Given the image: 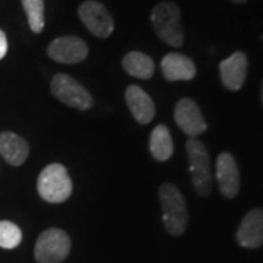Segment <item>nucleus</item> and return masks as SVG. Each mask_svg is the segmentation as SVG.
Wrapping results in <instances>:
<instances>
[{"label":"nucleus","mask_w":263,"mask_h":263,"mask_svg":"<svg viewBox=\"0 0 263 263\" xmlns=\"http://www.w3.org/2000/svg\"><path fill=\"white\" fill-rule=\"evenodd\" d=\"M122 65L129 75L139 78V79H149L155 70L154 60L148 54H143L141 51L127 53L123 57Z\"/></svg>","instance_id":"dca6fc26"},{"label":"nucleus","mask_w":263,"mask_h":263,"mask_svg":"<svg viewBox=\"0 0 263 263\" xmlns=\"http://www.w3.org/2000/svg\"><path fill=\"white\" fill-rule=\"evenodd\" d=\"M48 56L54 62L65 65H75L84 62L88 56V46L82 38L75 35L56 38L47 48Z\"/></svg>","instance_id":"6e6552de"},{"label":"nucleus","mask_w":263,"mask_h":263,"mask_svg":"<svg viewBox=\"0 0 263 263\" xmlns=\"http://www.w3.org/2000/svg\"><path fill=\"white\" fill-rule=\"evenodd\" d=\"M161 70L167 81H190L196 76V66L190 57L168 53L161 62Z\"/></svg>","instance_id":"4468645a"},{"label":"nucleus","mask_w":263,"mask_h":263,"mask_svg":"<svg viewBox=\"0 0 263 263\" xmlns=\"http://www.w3.org/2000/svg\"><path fill=\"white\" fill-rule=\"evenodd\" d=\"M51 92L59 101L78 110H88L92 107V97L73 78L65 73H57L51 79Z\"/></svg>","instance_id":"423d86ee"},{"label":"nucleus","mask_w":263,"mask_h":263,"mask_svg":"<svg viewBox=\"0 0 263 263\" xmlns=\"http://www.w3.org/2000/svg\"><path fill=\"white\" fill-rule=\"evenodd\" d=\"M22 241V233L18 226L10 221H0V247L15 249Z\"/></svg>","instance_id":"6ab92c4d"},{"label":"nucleus","mask_w":263,"mask_h":263,"mask_svg":"<svg viewBox=\"0 0 263 263\" xmlns=\"http://www.w3.org/2000/svg\"><path fill=\"white\" fill-rule=\"evenodd\" d=\"M70 252V238L60 228H48L38 237L34 256L38 263H62Z\"/></svg>","instance_id":"39448f33"},{"label":"nucleus","mask_w":263,"mask_h":263,"mask_svg":"<svg viewBox=\"0 0 263 263\" xmlns=\"http://www.w3.org/2000/svg\"><path fill=\"white\" fill-rule=\"evenodd\" d=\"M79 18L91 34L98 38H107L113 34L114 21L103 3L88 0L79 6Z\"/></svg>","instance_id":"0eeeda50"},{"label":"nucleus","mask_w":263,"mask_h":263,"mask_svg":"<svg viewBox=\"0 0 263 263\" xmlns=\"http://www.w3.org/2000/svg\"><path fill=\"white\" fill-rule=\"evenodd\" d=\"M192 183L199 196H208L212 190V173L211 160L205 145L195 138H190L186 143Z\"/></svg>","instance_id":"20e7f679"},{"label":"nucleus","mask_w":263,"mask_h":263,"mask_svg":"<svg viewBox=\"0 0 263 263\" xmlns=\"http://www.w3.org/2000/svg\"><path fill=\"white\" fill-rule=\"evenodd\" d=\"M151 21L157 35L171 47H181L184 43V35L180 24V9L177 5L170 3V2H162L157 5Z\"/></svg>","instance_id":"f03ea898"},{"label":"nucleus","mask_w":263,"mask_h":263,"mask_svg":"<svg viewBox=\"0 0 263 263\" xmlns=\"http://www.w3.org/2000/svg\"><path fill=\"white\" fill-rule=\"evenodd\" d=\"M216 180L221 193L227 199L237 196L240 190V171L237 161L230 152H221L216 158Z\"/></svg>","instance_id":"9d476101"},{"label":"nucleus","mask_w":263,"mask_h":263,"mask_svg":"<svg viewBox=\"0 0 263 263\" xmlns=\"http://www.w3.org/2000/svg\"><path fill=\"white\" fill-rule=\"evenodd\" d=\"M162 208V221L171 235H181L189 224V211L186 200L179 189L171 183H164L160 187Z\"/></svg>","instance_id":"f257e3e1"},{"label":"nucleus","mask_w":263,"mask_h":263,"mask_svg":"<svg viewBox=\"0 0 263 263\" xmlns=\"http://www.w3.org/2000/svg\"><path fill=\"white\" fill-rule=\"evenodd\" d=\"M260 97H262V103H263V84H262V94H260Z\"/></svg>","instance_id":"4be33fe9"},{"label":"nucleus","mask_w":263,"mask_h":263,"mask_svg":"<svg viewBox=\"0 0 263 263\" xmlns=\"http://www.w3.org/2000/svg\"><path fill=\"white\" fill-rule=\"evenodd\" d=\"M233 2H235V3H245L247 0H233Z\"/></svg>","instance_id":"412c9836"},{"label":"nucleus","mask_w":263,"mask_h":263,"mask_svg":"<svg viewBox=\"0 0 263 263\" xmlns=\"http://www.w3.org/2000/svg\"><path fill=\"white\" fill-rule=\"evenodd\" d=\"M40 196L50 203H62L72 195V180L62 164H50L41 171L37 181Z\"/></svg>","instance_id":"7ed1b4c3"},{"label":"nucleus","mask_w":263,"mask_h":263,"mask_svg":"<svg viewBox=\"0 0 263 263\" xmlns=\"http://www.w3.org/2000/svg\"><path fill=\"white\" fill-rule=\"evenodd\" d=\"M126 103L132 116L142 124L152 122L155 116V104L149 95L138 85H130L126 89Z\"/></svg>","instance_id":"ddd939ff"},{"label":"nucleus","mask_w":263,"mask_h":263,"mask_svg":"<svg viewBox=\"0 0 263 263\" xmlns=\"http://www.w3.org/2000/svg\"><path fill=\"white\" fill-rule=\"evenodd\" d=\"M29 154L28 142L16 133L3 132L0 133V155L9 162L10 165H22Z\"/></svg>","instance_id":"2eb2a0df"},{"label":"nucleus","mask_w":263,"mask_h":263,"mask_svg":"<svg viewBox=\"0 0 263 263\" xmlns=\"http://www.w3.org/2000/svg\"><path fill=\"white\" fill-rule=\"evenodd\" d=\"M174 119L181 132L186 133L189 138H196L208 127L202 111L199 110L197 104L190 98H183L177 103L174 110Z\"/></svg>","instance_id":"1a4fd4ad"},{"label":"nucleus","mask_w":263,"mask_h":263,"mask_svg":"<svg viewBox=\"0 0 263 263\" xmlns=\"http://www.w3.org/2000/svg\"><path fill=\"white\" fill-rule=\"evenodd\" d=\"M237 241L246 249H259L263 245V209H252L237 230Z\"/></svg>","instance_id":"9b49d317"},{"label":"nucleus","mask_w":263,"mask_h":263,"mask_svg":"<svg viewBox=\"0 0 263 263\" xmlns=\"http://www.w3.org/2000/svg\"><path fill=\"white\" fill-rule=\"evenodd\" d=\"M6 51H8V40H6L5 32L0 29V59L6 56Z\"/></svg>","instance_id":"aec40b11"},{"label":"nucleus","mask_w":263,"mask_h":263,"mask_svg":"<svg viewBox=\"0 0 263 263\" xmlns=\"http://www.w3.org/2000/svg\"><path fill=\"white\" fill-rule=\"evenodd\" d=\"M149 149L151 155L157 161H167L174 152V145L173 139L167 126L158 124L152 133H151L149 141Z\"/></svg>","instance_id":"f3484780"},{"label":"nucleus","mask_w":263,"mask_h":263,"mask_svg":"<svg viewBox=\"0 0 263 263\" xmlns=\"http://www.w3.org/2000/svg\"><path fill=\"white\" fill-rule=\"evenodd\" d=\"M22 6L28 16L29 28L32 32L40 34L44 29V0H22Z\"/></svg>","instance_id":"a211bd4d"},{"label":"nucleus","mask_w":263,"mask_h":263,"mask_svg":"<svg viewBox=\"0 0 263 263\" xmlns=\"http://www.w3.org/2000/svg\"><path fill=\"white\" fill-rule=\"evenodd\" d=\"M247 56L243 51H237L233 56L219 63L221 81L230 91H238L245 85L247 76Z\"/></svg>","instance_id":"f8f14e48"}]
</instances>
